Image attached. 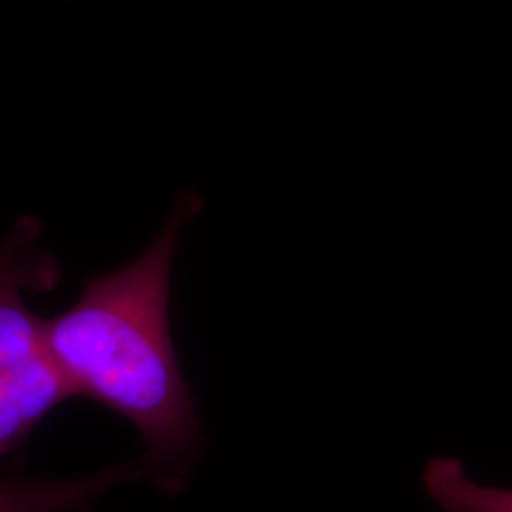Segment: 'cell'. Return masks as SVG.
Instances as JSON below:
<instances>
[{"instance_id": "6da1fadb", "label": "cell", "mask_w": 512, "mask_h": 512, "mask_svg": "<svg viewBox=\"0 0 512 512\" xmlns=\"http://www.w3.org/2000/svg\"><path fill=\"white\" fill-rule=\"evenodd\" d=\"M186 198L160 236L128 266L93 275L73 306L44 319L46 353L71 385L128 418L147 444L148 471L167 490L183 488L202 431L169 327V283L186 220Z\"/></svg>"}, {"instance_id": "7a4b0ae2", "label": "cell", "mask_w": 512, "mask_h": 512, "mask_svg": "<svg viewBox=\"0 0 512 512\" xmlns=\"http://www.w3.org/2000/svg\"><path fill=\"white\" fill-rule=\"evenodd\" d=\"M42 224L19 217L0 243V370L29 365L46 355L44 319L25 304L23 293L52 291L61 279L54 256L40 249Z\"/></svg>"}, {"instance_id": "3957f363", "label": "cell", "mask_w": 512, "mask_h": 512, "mask_svg": "<svg viewBox=\"0 0 512 512\" xmlns=\"http://www.w3.org/2000/svg\"><path fill=\"white\" fill-rule=\"evenodd\" d=\"M69 399H76L73 389L48 353L29 365L0 370V458Z\"/></svg>"}, {"instance_id": "277c9868", "label": "cell", "mask_w": 512, "mask_h": 512, "mask_svg": "<svg viewBox=\"0 0 512 512\" xmlns=\"http://www.w3.org/2000/svg\"><path fill=\"white\" fill-rule=\"evenodd\" d=\"M427 494L448 512H512V488L471 480L459 459H431L423 475Z\"/></svg>"}]
</instances>
